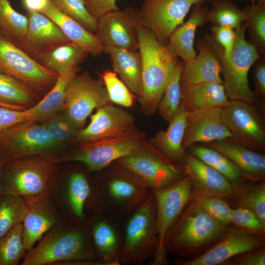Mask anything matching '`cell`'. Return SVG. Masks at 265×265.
I'll list each match as a JSON object with an SVG mask.
<instances>
[{"label": "cell", "mask_w": 265, "mask_h": 265, "mask_svg": "<svg viewBox=\"0 0 265 265\" xmlns=\"http://www.w3.org/2000/svg\"><path fill=\"white\" fill-rule=\"evenodd\" d=\"M45 121L43 124L49 135L57 145L75 137L78 132L64 112L57 113Z\"/></svg>", "instance_id": "cell-46"}, {"label": "cell", "mask_w": 265, "mask_h": 265, "mask_svg": "<svg viewBox=\"0 0 265 265\" xmlns=\"http://www.w3.org/2000/svg\"><path fill=\"white\" fill-rule=\"evenodd\" d=\"M41 13L54 22L70 41L81 46L92 56L96 57L104 52L103 46L94 33L61 12L51 1Z\"/></svg>", "instance_id": "cell-30"}, {"label": "cell", "mask_w": 265, "mask_h": 265, "mask_svg": "<svg viewBox=\"0 0 265 265\" xmlns=\"http://www.w3.org/2000/svg\"><path fill=\"white\" fill-rule=\"evenodd\" d=\"M243 10L250 43L260 55L265 53V0H252V3Z\"/></svg>", "instance_id": "cell-38"}, {"label": "cell", "mask_w": 265, "mask_h": 265, "mask_svg": "<svg viewBox=\"0 0 265 265\" xmlns=\"http://www.w3.org/2000/svg\"><path fill=\"white\" fill-rule=\"evenodd\" d=\"M57 146L44 124L26 121L0 133V159L3 164L24 157L42 156Z\"/></svg>", "instance_id": "cell-12"}, {"label": "cell", "mask_w": 265, "mask_h": 265, "mask_svg": "<svg viewBox=\"0 0 265 265\" xmlns=\"http://www.w3.org/2000/svg\"><path fill=\"white\" fill-rule=\"evenodd\" d=\"M26 15L15 11L8 0H0V34L16 46L24 37L28 26Z\"/></svg>", "instance_id": "cell-37"}, {"label": "cell", "mask_w": 265, "mask_h": 265, "mask_svg": "<svg viewBox=\"0 0 265 265\" xmlns=\"http://www.w3.org/2000/svg\"><path fill=\"white\" fill-rule=\"evenodd\" d=\"M59 11L73 18L92 33H95L98 19L88 11L84 0H50Z\"/></svg>", "instance_id": "cell-44"}, {"label": "cell", "mask_w": 265, "mask_h": 265, "mask_svg": "<svg viewBox=\"0 0 265 265\" xmlns=\"http://www.w3.org/2000/svg\"><path fill=\"white\" fill-rule=\"evenodd\" d=\"M115 162L150 189L167 187L186 176L180 164L171 162L147 143Z\"/></svg>", "instance_id": "cell-9"}, {"label": "cell", "mask_w": 265, "mask_h": 265, "mask_svg": "<svg viewBox=\"0 0 265 265\" xmlns=\"http://www.w3.org/2000/svg\"><path fill=\"white\" fill-rule=\"evenodd\" d=\"M0 72L21 81L41 96L53 87L59 75L43 66L0 34Z\"/></svg>", "instance_id": "cell-10"}, {"label": "cell", "mask_w": 265, "mask_h": 265, "mask_svg": "<svg viewBox=\"0 0 265 265\" xmlns=\"http://www.w3.org/2000/svg\"><path fill=\"white\" fill-rule=\"evenodd\" d=\"M206 0H144L139 9L140 26L166 45L173 32L184 23L191 7Z\"/></svg>", "instance_id": "cell-15"}, {"label": "cell", "mask_w": 265, "mask_h": 265, "mask_svg": "<svg viewBox=\"0 0 265 265\" xmlns=\"http://www.w3.org/2000/svg\"><path fill=\"white\" fill-rule=\"evenodd\" d=\"M233 139L232 133L223 121L221 108L211 107L186 113L182 143L185 150L197 143L205 144Z\"/></svg>", "instance_id": "cell-21"}, {"label": "cell", "mask_w": 265, "mask_h": 265, "mask_svg": "<svg viewBox=\"0 0 265 265\" xmlns=\"http://www.w3.org/2000/svg\"><path fill=\"white\" fill-rule=\"evenodd\" d=\"M26 208L24 198L0 193V238L22 222Z\"/></svg>", "instance_id": "cell-40"}, {"label": "cell", "mask_w": 265, "mask_h": 265, "mask_svg": "<svg viewBox=\"0 0 265 265\" xmlns=\"http://www.w3.org/2000/svg\"><path fill=\"white\" fill-rule=\"evenodd\" d=\"M191 182L192 189L220 197L228 202L233 195L232 184L221 173L186 151L180 164Z\"/></svg>", "instance_id": "cell-23"}, {"label": "cell", "mask_w": 265, "mask_h": 265, "mask_svg": "<svg viewBox=\"0 0 265 265\" xmlns=\"http://www.w3.org/2000/svg\"><path fill=\"white\" fill-rule=\"evenodd\" d=\"M265 248L239 254L225 261L222 265H265Z\"/></svg>", "instance_id": "cell-50"}, {"label": "cell", "mask_w": 265, "mask_h": 265, "mask_svg": "<svg viewBox=\"0 0 265 265\" xmlns=\"http://www.w3.org/2000/svg\"><path fill=\"white\" fill-rule=\"evenodd\" d=\"M186 151L219 172L232 185L253 182L227 157L215 149L194 144Z\"/></svg>", "instance_id": "cell-34"}, {"label": "cell", "mask_w": 265, "mask_h": 265, "mask_svg": "<svg viewBox=\"0 0 265 265\" xmlns=\"http://www.w3.org/2000/svg\"><path fill=\"white\" fill-rule=\"evenodd\" d=\"M2 166V163L0 159V174H1Z\"/></svg>", "instance_id": "cell-55"}, {"label": "cell", "mask_w": 265, "mask_h": 265, "mask_svg": "<svg viewBox=\"0 0 265 265\" xmlns=\"http://www.w3.org/2000/svg\"><path fill=\"white\" fill-rule=\"evenodd\" d=\"M87 223L100 265H120L124 223L100 213L87 215Z\"/></svg>", "instance_id": "cell-20"}, {"label": "cell", "mask_w": 265, "mask_h": 265, "mask_svg": "<svg viewBox=\"0 0 265 265\" xmlns=\"http://www.w3.org/2000/svg\"><path fill=\"white\" fill-rule=\"evenodd\" d=\"M211 31L214 41L221 46L220 49L218 47L220 56L225 59L229 58L235 43V30L215 25L211 28Z\"/></svg>", "instance_id": "cell-48"}, {"label": "cell", "mask_w": 265, "mask_h": 265, "mask_svg": "<svg viewBox=\"0 0 265 265\" xmlns=\"http://www.w3.org/2000/svg\"><path fill=\"white\" fill-rule=\"evenodd\" d=\"M227 157L253 182L265 180V156L229 139L203 144Z\"/></svg>", "instance_id": "cell-25"}, {"label": "cell", "mask_w": 265, "mask_h": 265, "mask_svg": "<svg viewBox=\"0 0 265 265\" xmlns=\"http://www.w3.org/2000/svg\"><path fill=\"white\" fill-rule=\"evenodd\" d=\"M208 21L221 26L236 29L245 21L243 9L228 0H215L208 11Z\"/></svg>", "instance_id": "cell-41"}, {"label": "cell", "mask_w": 265, "mask_h": 265, "mask_svg": "<svg viewBox=\"0 0 265 265\" xmlns=\"http://www.w3.org/2000/svg\"><path fill=\"white\" fill-rule=\"evenodd\" d=\"M110 102L130 107L133 103V96L125 83L113 71H105L101 76Z\"/></svg>", "instance_id": "cell-45"}, {"label": "cell", "mask_w": 265, "mask_h": 265, "mask_svg": "<svg viewBox=\"0 0 265 265\" xmlns=\"http://www.w3.org/2000/svg\"><path fill=\"white\" fill-rule=\"evenodd\" d=\"M208 11L201 4L194 5L188 20L177 27L168 39L167 48L174 55L182 58L184 64L192 61L196 55L194 48L195 31L208 21Z\"/></svg>", "instance_id": "cell-26"}, {"label": "cell", "mask_w": 265, "mask_h": 265, "mask_svg": "<svg viewBox=\"0 0 265 265\" xmlns=\"http://www.w3.org/2000/svg\"><path fill=\"white\" fill-rule=\"evenodd\" d=\"M41 99L42 96L25 84L0 72V104L24 110Z\"/></svg>", "instance_id": "cell-36"}, {"label": "cell", "mask_w": 265, "mask_h": 265, "mask_svg": "<svg viewBox=\"0 0 265 265\" xmlns=\"http://www.w3.org/2000/svg\"><path fill=\"white\" fill-rule=\"evenodd\" d=\"M191 200L218 221L227 225H230L232 208L226 199L204 194L192 189Z\"/></svg>", "instance_id": "cell-43"}, {"label": "cell", "mask_w": 265, "mask_h": 265, "mask_svg": "<svg viewBox=\"0 0 265 265\" xmlns=\"http://www.w3.org/2000/svg\"><path fill=\"white\" fill-rule=\"evenodd\" d=\"M232 185L233 195L228 202L230 206L250 210L265 225V180Z\"/></svg>", "instance_id": "cell-35"}, {"label": "cell", "mask_w": 265, "mask_h": 265, "mask_svg": "<svg viewBox=\"0 0 265 265\" xmlns=\"http://www.w3.org/2000/svg\"><path fill=\"white\" fill-rule=\"evenodd\" d=\"M52 158L24 157L2 164L0 193L23 198L52 196L56 183V167Z\"/></svg>", "instance_id": "cell-5"}, {"label": "cell", "mask_w": 265, "mask_h": 265, "mask_svg": "<svg viewBox=\"0 0 265 265\" xmlns=\"http://www.w3.org/2000/svg\"><path fill=\"white\" fill-rule=\"evenodd\" d=\"M192 189L191 181L187 176L167 187L151 189L156 205L158 244L150 265L167 264V253L163 246L165 236L185 207L190 201Z\"/></svg>", "instance_id": "cell-14"}, {"label": "cell", "mask_w": 265, "mask_h": 265, "mask_svg": "<svg viewBox=\"0 0 265 265\" xmlns=\"http://www.w3.org/2000/svg\"><path fill=\"white\" fill-rule=\"evenodd\" d=\"M76 66L59 74L53 87L35 105L24 110L28 121L34 122L45 121L63 110L67 86L80 71Z\"/></svg>", "instance_id": "cell-28"}, {"label": "cell", "mask_w": 265, "mask_h": 265, "mask_svg": "<svg viewBox=\"0 0 265 265\" xmlns=\"http://www.w3.org/2000/svg\"><path fill=\"white\" fill-rule=\"evenodd\" d=\"M26 32L17 45L33 58L70 41L51 19L39 12L27 11Z\"/></svg>", "instance_id": "cell-22"}, {"label": "cell", "mask_w": 265, "mask_h": 265, "mask_svg": "<svg viewBox=\"0 0 265 265\" xmlns=\"http://www.w3.org/2000/svg\"><path fill=\"white\" fill-rule=\"evenodd\" d=\"M23 265H100L87 223L68 220L47 231L28 251Z\"/></svg>", "instance_id": "cell-2"}, {"label": "cell", "mask_w": 265, "mask_h": 265, "mask_svg": "<svg viewBox=\"0 0 265 265\" xmlns=\"http://www.w3.org/2000/svg\"><path fill=\"white\" fill-rule=\"evenodd\" d=\"M110 103L101 79H94L87 72L76 74L66 91L63 112L79 131L83 128L94 109Z\"/></svg>", "instance_id": "cell-13"}, {"label": "cell", "mask_w": 265, "mask_h": 265, "mask_svg": "<svg viewBox=\"0 0 265 265\" xmlns=\"http://www.w3.org/2000/svg\"><path fill=\"white\" fill-rule=\"evenodd\" d=\"M24 110L0 106V133L17 124L28 121Z\"/></svg>", "instance_id": "cell-51"}, {"label": "cell", "mask_w": 265, "mask_h": 265, "mask_svg": "<svg viewBox=\"0 0 265 265\" xmlns=\"http://www.w3.org/2000/svg\"><path fill=\"white\" fill-rule=\"evenodd\" d=\"M22 223L13 227L0 238V265H16L26 249L22 238Z\"/></svg>", "instance_id": "cell-42"}, {"label": "cell", "mask_w": 265, "mask_h": 265, "mask_svg": "<svg viewBox=\"0 0 265 265\" xmlns=\"http://www.w3.org/2000/svg\"><path fill=\"white\" fill-rule=\"evenodd\" d=\"M132 116L109 103L97 108L88 125L77 132L80 143L109 138L137 132Z\"/></svg>", "instance_id": "cell-18"}, {"label": "cell", "mask_w": 265, "mask_h": 265, "mask_svg": "<svg viewBox=\"0 0 265 265\" xmlns=\"http://www.w3.org/2000/svg\"><path fill=\"white\" fill-rule=\"evenodd\" d=\"M146 142L138 131L91 142L81 143L69 155L54 159L55 163L73 161L82 163L89 173L100 171L120 158L130 155Z\"/></svg>", "instance_id": "cell-8"}, {"label": "cell", "mask_w": 265, "mask_h": 265, "mask_svg": "<svg viewBox=\"0 0 265 265\" xmlns=\"http://www.w3.org/2000/svg\"><path fill=\"white\" fill-rule=\"evenodd\" d=\"M230 224L255 235L265 236V225L255 213L245 208H232Z\"/></svg>", "instance_id": "cell-47"}, {"label": "cell", "mask_w": 265, "mask_h": 265, "mask_svg": "<svg viewBox=\"0 0 265 265\" xmlns=\"http://www.w3.org/2000/svg\"><path fill=\"white\" fill-rule=\"evenodd\" d=\"M140 26L139 9L129 6L100 17L94 34L104 48L137 51Z\"/></svg>", "instance_id": "cell-16"}, {"label": "cell", "mask_w": 265, "mask_h": 265, "mask_svg": "<svg viewBox=\"0 0 265 265\" xmlns=\"http://www.w3.org/2000/svg\"><path fill=\"white\" fill-rule=\"evenodd\" d=\"M265 236L258 235L229 225L223 237L201 255L192 259H178L176 265H222L231 258L243 252L265 247Z\"/></svg>", "instance_id": "cell-17"}, {"label": "cell", "mask_w": 265, "mask_h": 265, "mask_svg": "<svg viewBox=\"0 0 265 265\" xmlns=\"http://www.w3.org/2000/svg\"><path fill=\"white\" fill-rule=\"evenodd\" d=\"M0 106L7 107V108H11V109L20 110V109H18L17 108H16L15 107L10 106H8V105H4V104H0Z\"/></svg>", "instance_id": "cell-54"}, {"label": "cell", "mask_w": 265, "mask_h": 265, "mask_svg": "<svg viewBox=\"0 0 265 265\" xmlns=\"http://www.w3.org/2000/svg\"><path fill=\"white\" fill-rule=\"evenodd\" d=\"M90 179L86 214L100 213L123 223L143 203L151 189L115 161Z\"/></svg>", "instance_id": "cell-1"}, {"label": "cell", "mask_w": 265, "mask_h": 265, "mask_svg": "<svg viewBox=\"0 0 265 265\" xmlns=\"http://www.w3.org/2000/svg\"><path fill=\"white\" fill-rule=\"evenodd\" d=\"M158 244L156 205L151 190L124 223L120 264L142 265L153 258Z\"/></svg>", "instance_id": "cell-6"}, {"label": "cell", "mask_w": 265, "mask_h": 265, "mask_svg": "<svg viewBox=\"0 0 265 265\" xmlns=\"http://www.w3.org/2000/svg\"><path fill=\"white\" fill-rule=\"evenodd\" d=\"M88 54L81 46L70 41L33 58L46 68L59 74L79 66Z\"/></svg>", "instance_id": "cell-33"}, {"label": "cell", "mask_w": 265, "mask_h": 265, "mask_svg": "<svg viewBox=\"0 0 265 265\" xmlns=\"http://www.w3.org/2000/svg\"><path fill=\"white\" fill-rule=\"evenodd\" d=\"M90 192V181L85 174L75 171L69 176L64 189V202L68 220L87 223L85 206Z\"/></svg>", "instance_id": "cell-32"}, {"label": "cell", "mask_w": 265, "mask_h": 265, "mask_svg": "<svg viewBox=\"0 0 265 265\" xmlns=\"http://www.w3.org/2000/svg\"><path fill=\"white\" fill-rule=\"evenodd\" d=\"M27 11L42 13L49 5L50 0H22Z\"/></svg>", "instance_id": "cell-53"}, {"label": "cell", "mask_w": 265, "mask_h": 265, "mask_svg": "<svg viewBox=\"0 0 265 265\" xmlns=\"http://www.w3.org/2000/svg\"><path fill=\"white\" fill-rule=\"evenodd\" d=\"M90 13L97 19L104 14L119 9L117 0H84Z\"/></svg>", "instance_id": "cell-52"}, {"label": "cell", "mask_w": 265, "mask_h": 265, "mask_svg": "<svg viewBox=\"0 0 265 265\" xmlns=\"http://www.w3.org/2000/svg\"><path fill=\"white\" fill-rule=\"evenodd\" d=\"M139 52L141 65L142 92L138 98L146 114H154L166 83L179 63L166 45L159 42L147 28L138 27Z\"/></svg>", "instance_id": "cell-4"}, {"label": "cell", "mask_w": 265, "mask_h": 265, "mask_svg": "<svg viewBox=\"0 0 265 265\" xmlns=\"http://www.w3.org/2000/svg\"><path fill=\"white\" fill-rule=\"evenodd\" d=\"M221 116L233 135L230 140L254 151L265 152V113L255 104L229 100L228 104L221 108Z\"/></svg>", "instance_id": "cell-11"}, {"label": "cell", "mask_w": 265, "mask_h": 265, "mask_svg": "<svg viewBox=\"0 0 265 265\" xmlns=\"http://www.w3.org/2000/svg\"><path fill=\"white\" fill-rule=\"evenodd\" d=\"M228 226L190 200L168 230L163 248L167 253L186 259L196 258L216 243Z\"/></svg>", "instance_id": "cell-3"}, {"label": "cell", "mask_w": 265, "mask_h": 265, "mask_svg": "<svg viewBox=\"0 0 265 265\" xmlns=\"http://www.w3.org/2000/svg\"><path fill=\"white\" fill-rule=\"evenodd\" d=\"M235 29L236 38L229 58L221 57L215 44L221 64L223 85L229 100H242L254 104L255 95L249 87L248 74L251 66L260 58V55L255 47L245 39V23Z\"/></svg>", "instance_id": "cell-7"}, {"label": "cell", "mask_w": 265, "mask_h": 265, "mask_svg": "<svg viewBox=\"0 0 265 265\" xmlns=\"http://www.w3.org/2000/svg\"><path fill=\"white\" fill-rule=\"evenodd\" d=\"M110 56L113 70L138 98L142 92L141 59L139 52L112 47L104 48Z\"/></svg>", "instance_id": "cell-31"}, {"label": "cell", "mask_w": 265, "mask_h": 265, "mask_svg": "<svg viewBox=\"0 0 265 265\" xmlns=\"http://www.w3.org/2000/svg\"><path fill=\"white\" fill-rule=\"evenodd\" d=\"M181 83V105L187 112L211 108H222L229 102L222 83L206 82Z\"/></svg>", "instance_id": "cell-27"}, {"label": "cell", "mask_w": 265, "mask_h": 265, "mask_svg": "<svg viewBox=\"0 0 265 265\" xmlns=\"http://www.w3.org/2000/svg\"><path fill=\"white\" fill-rule=\"evenodd\" d=\"M198 51L194 59L186 64H182L180 82L196 84L216 82L223 84L220 77L221 64L215 43L208 38L198 41Z\"/></svg>", "instance_id": "cell-24"}, {"label": "cell", "mask_w": 265, "mask_h": 265, "mask_svg": "<svg viewBox=\"0 0 265 265\" xmlns=\"http://www.w3.org/2000/svg\"><path fill=\"white\" fill-rule=\"evenodd\" d=\"M182 67V64L179 62L166 83L158 106L159 115L168 123L176 116L181 105Z\"/></svg>", "instance_id": "cell-39"}, {"label": "cell", "mask_w": 265, "mask_h": 265, "mask_svg": "<svg viewBox=\"0 0 265 265\" xmlns=\"http://www.w3.org/2000/svg\"><path fill=\"white\" fill-rule=\"evenodd\" d=\"M187 112L180 105L179 111L165 131L160 130L150 140V145L171 162L180 164L186 150L182 143Z\"/></svg>", "instance_id": "cell-29"}, {"label": "cell", "mask_w": 265, "mask_h": 265, "mask_svg": "<svg viewBox=\"0 0 265 265\" xmlns=\"http://www.w3.org/2000/svg\"><path fill=\"white\" fill-rule=\"evenodd\" d=\"M253 78L255 90V98L259 101L255 105L263 112L265 109V61L259 58L254 63ZM256 101V100H255Z\"/></svg>", "instance_id": "cell-49"}, {"label": "cell", "mask_w": 265, "mask_h": 265, "mask_svg": "<svg viewBox=\"0 0 265 265\" xmlns=\"http://www.w3.org/2000/svg\"><path fill=\"white\" fill-rule=\"evenodd\" d=\"M24 198L26 208L22 222V238L25 247L28 251L50 229L67 219L61 217L52 196Z\"/></svg>", "instance_id": "cell-19"}]
</instances>
